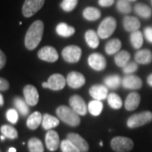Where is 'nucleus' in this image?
I'll return each mask as SVG.
<instances>
[{"mask_svg": "<svg viewBox=\"0 0 152 152\" xmlns=\"http://www.w3.org/2000/svg\"><path fill=\"white\" fill-rule=\"evenodd\" d=\"M116 27H117V21L113 17L108 16L105 18L98 26L97 34L99 37L102 39H107L110 37L113 34Z\"/></svg>", "mask_w": 152, "mask_h": 152, "instance_id": "nucleus-5", "label": "nucleus"}, {"mask_svg": "<svg viewBox=\"0 0 152 152\" xmlns=\"http://www.w3.org/2000/svg\"><path fill=\"white\" fill-rule=\"evenodd\" d=\"M66 81H67V85L70 88L78 89L85 85L86 78L81 73H79L76 71H71L66 77Z\"/></svg>", "mask_w": 152, "mask_h": 152, "instance_id": "nucleus-12", "label": "nucleus"}, {"mask_svg": "<svg viewBox=\"0 0 152 152\" xmlns=\"http://www.w3.org/2000/svg\"><path fill=\"white\" fill-rule=\"evenodd\" d=\"M121 48H122L121 41L119 39L114 38V39H112L107 42L106 46H105V51H106L107 54L113 55L115 54V53H118Z\"/></svg>", "mask_w": 152, "mask_h": 152, "instance_id": "nucleus-25", "label": "nucleus"}, {"mask_svg": "<svg viewBox=\"0 0 152 152\" xmlns=\"http://www.w3.org/2000/svg\"><path fill=\"white\" fill-rule=\"evenodd\" d=\"M19 112H17V110L14 108L9 109L7 112H6V118L7 120L11 123L12 124H17L18 120H19Z\"/></svg>", "mask_w": 152, "mask_h": 152, "instance_id": "nucleus-39", "label": "nucleus"}, {"mask_svg": "<svg viewBox=\"0 0 152 152\" xmlns=\"http://www.w3.org/2000/svg\"><path fill=\"white\" fill-rule=\"evenodd\" d=\"M66 84L67 81L64 76L60 74H54L49 77L48 82L42 83V87L52 91H60L64 88Z\"/></svg>", "mask_w": 152, "mask_h": 152, "instance_id": "nucleus-7", "label": "nucleus"}, {"mask_svg": "<svg viewBox=\"0 0 152 152\" xmlns=\"http://www.w3.org/2000/svg\"><path fill=\"white\" fill-rule=\"evenodd\" d=\"M89 93L94 100L102 101L108 96V88L104 85H94L90 88Z\"/></svg>", "mask_w": 152, "mask_h": 152, "instance_id": "nucleus-16", "label": "nucleus"}, {"mask_svg": "<svg viewBox=\"0 0 152 152\" xmlns=\"http://www.w3.org/2000/svg\"><path fill=\"white\" fill-rule=\"evenodd\" d=\"M45 0H26L22 7V14L26 18L31 17L44 5Z\"/></svg>", "mask_w": 152, "mask_h": 152, "instance_id": "nucleus-8", "label": "nucleus"}, {"mask_svg": "<svg viewBox=\"0 0 152 152\" xmlns=\"http://www.w3.org/2000/svg\"><path fill=\"white\" fill-rule=\"evenodd\" d=\"M151 122H152V113L151 111H144L130 116L127 120V126L129 129H135Z\"/></svg>", "mask_w": 152, "mask_h": 152, "instance_id": "nucleus-3", "label": "nucleus"}, {"mask_svg": "<svg viewBox=\"0 0 152 152\" xmlns=\"http://www.w3.org/2000/svg\"><path fill=\"white\" fill-rule=\"evenodd\" d=\"M77 4H78V0H63L60 6L63 9V10L70 12L75 9Z\"/></svg>", "mask_w": 152, "mask_h": 152, "instance_id": "nucleus-38", "label": "nucleus"}, {"mask_svg": "<svg viewBox=\"0 0 152 152\" xmlns=\"http://www.w3.org/2000/svg\"><path fill=\"white\" fill-rule=\"evenodd\" d=\"M44 24L42 20H36L31 25L25 37L26 48L32 51L37 48L43 36Z\"/></svg>", "mask_w": 152, "mask_h": 152, "instance_id": "nucleus-1", "label": "nucleus"}, {"mask_svg": "<svg viewBox=\"0 0 152 152\" xmlns=\"http://www.w3.org/2000/svg\"><path fill=\"white\" fill-rule=\"evenodd\" d=\"M14 105L17 109V111L22 116H26L30 112V108H29L30 106L26 102V100H23L20 97H15L14 99Z\"/></svg>", "mask_w": 152, "mask_h": 152, "instance_id": "nucleus-28", "label": "nucleus"}, {"mask_svg": "<svg viewBox=\"0 0 152 152\" xmlns=\"http://www.w3.org/2000/svg\"><path fill=\"white\" fill-rule=\"evenodd\" d=\"M56 113L58 115V118L61 121H63L64 124H66L71 127H77L80 124V118L79 114L74 111L73 109L67 107V106H59L57 110Z\"/></svg>", "mask_w": 152, "mask_h": 152, "instance_id": "nucleus-2", "label": "nucleus"}, {"mask_svg": "<svg viewBox=\"0 0 152 152\" xmlns=\"http://www.w3.org/2000/svg\"><path fill=\"white\" fill-rule=\"evenodd\" d=\"M0 130H1V134L8 139L15 140L18 138V131L13 126L7 124L3 125V126H1Z\"/></svg>", "mask_w": 152, "mask_h": 152, "instance_id": "nucleus-35", "label": "nucleus"}, {"mask_svg": "<svg viewBox=\"0 0 152 152\" xmlns=\"http://www.w3.org/2000/svg\"><path fill=\"white\" fill-rule=\"evenodd\" d=\"M23 94L26 102L31 107H34L39 102V93L32 85H26L23 89Z\"/></svg>", "mask_w": 152, "mask_h": 152, "instance_id": "nucleus-13", "label": "nucleus"}, {"mask_svg": "<svg viewBox=\"0 0 152 152\" xmlns=\"http://www.w3.org/2000/svg\"><path fill=\"white\" fill-rule=\"evenodd\" d=\"M56 32L57 34L62 37H69L71 36H73L75 32V29L69 26L68 24L66 23H59L57 27H56Z\"/></svg>", "mask_w": 152, "mask_h": 152, "instance_id": "nucleus-23", "label": "nucleus"}, {"mask_svg": "<svg viewBox=\"0 0 152 152\" xmlns=\"http://www.w3.org/2000/svg\"><path fill=\"white\" fill-rule=\"evenodd\" d=\"M124 28L129 32H134L140 27V21L134 16H125L123 20Z\"/></svg>", "mask_w": 152, "mask_h": 152, "instance_id": "nucleus-19", "label": "nucleus"}, {"mask_svg": "<svg viewBox=\"0 0 152 152\" xmlns=\"http://www.w3.org/2000/svg\"><path fill=\"white\" fill-rule=\"evenodd\" d=\"M5 138H6L5 136L2 134V135H1V140H2V141H3V140H5Z\"/></svg>", "mask_w": 152, "mask_h": 152, "instance_id": "nucleus-48", "label": "nucleus"}, {"mask_svg": "<svg viewBox=\"0 0 152 152\" xmlns=\"http://www.w3.org/2000/svg\"><path fill=\"white\" fill-rule=\"evenodd\" d=\"M46 146L50 151H56L60 146V140L58 134L54 130H48L45 137Z\"/></svg>", "mask_w": 152, "mask_h": 152, "instance_id": "nucleus-14", "label": "nucleus"}, {"mask_svg": "<svg viewBox=\"0 0 152 152\" xmlns=\"http://www.w3.org/2000/svg\"><path fill=\"white\" fill-rule=\"evenodd\" d=\"M85 39L88 46L91 48H96L99 46V36L97 32H96L94 30H88L85 34Z\"/></svg>", "mask_w": 152, "mask_h": 152, "instance_id": "nucleus-24", "label": "nucleus"}, {"mask_svg": "<svg viewBox=\"0 0 152 152\" xmlns=\"http://www.w3.org/2000/svg\"><path fill=\"white\" fill-rule=\"evenodd\" d=\"M138 69V64L134 62L128 63L123 68V71L126 75H132Z\"/></svg>", "mask_w": 152, "mask_h": 152, "instance_id": "nucleus-40", "label": "nucleus"}, {"mask_svg": "<svg viewBox=\"0 0 152 152\" xmlns=\"http://www.w3.org/2000/svg\"><path fill=\"white\" fill-rule=\"evenodd\" d=\"M140 103V96L137 92H131L127 96L124 102V107L128 111H134L135 110Z\"/></svg>", "mask_w": 152, "mask_h": 152, "instance_id": "nucleus-18", "label": "nucleus"}, {"mask_svg": "<svg viewBox=\"0 0 152 152\" xmlns=\"http://www.w3.org/2000/svg\"><path fill=\"white\" fill-rule=\"evenodd\" d=\"M6 64V56L3 51L0 52V69H4Z\"/></svg>", "mask_w": 152, "mask_h": 152, "instance_id": "nucleus-44", "label": "nucleus"}, {"mask_svg": "<svg viewBox=\"0 0 152 152\" xmlns=\"http://www.w3.org/2000/svg\"><path fill=\"white\" fill-rule=\"evenodd\" d=\"M81 48L75 45L68 46L62 51V56H63L64 60L69 64L78 63L81 58Z\"/></svg>", "mask_w": 152, "mask_h": 152, "instance_id": "nucleus-6", "label": "nucleus"}, {"mask_svg": "<svg viewBox=\"0 0 152 152\" xmlns=\"http://www.w3.org/2000/svg\"><path fill=\"white\" fill-rule=\"evenodd\" d=\"M130 42L134 48L140 49L141 48L143 42H144V38H143L142 33L140 31L131 32Z\"/></svg>", "mask_w": 152, "mask_h": 152, "instance_id": "nucleus-34", "label": "nucleus"}, {"mask_svg": "<svg viewBox=\"0 0 152 152\" xmlns=\"http://www.w3.org/2000/svg\"><path fill=\"white\" fill-rule=\"evenodd\" d=\"M117 9L122 14H129L132 10L128 0H118L117 3Z\"/></svg>", "mask_w": 152, "mask_h": 152, "instance_id": "nucleus-37", "label": "nucleus"}, {"mask_svg": "<svg viewBox=\"0 0 152 152\" xmlns=\"http://www.w3.org/2000/svg\"><path fill=\"white\" fill-rule=\"evenodd\" d=\"M122 86L128 90H139L143 86V82L140 77L133 75H127L122 80Z\"/></svg>", "mask_w": 152, "mask_h": 152, "instance_id": "nucleus-15", "label": "nucleus"}, {"mask_svg": "<svg viewBox=\"0 0 152 152\" xmlns=\"http://www.w3.org/2000/svg\"><path fill=\"white\" fill-rule=\"evenodd\" d=\"M4 103V96L0 95V106H3Z\"/></svg>", "mask_w": 152, "mask_h": 152, "instance_id": "nucleus-46", "label": "nucleus"}, {"mask_svg": "<svg viewBox=\"0 0 152 152\" xmlns=\"http://www.w3.org/2000/svg\"><path fill=\"white\" fill-rule=\"evenodd\" d=\"M60 148L62 152H80L78 147H76L72 142L66 139L64 140L60 144Z\"/></svg>", "mask_w": 152, "mask_h": 152, "instance_id": "nucleus-36", "label": "nucleus"}, {"mask_svg": "<svg viewBox=\"0 0 152 152\" xmlns=\"http://www.w3.org/2000/svg\"><path fill=\"white\" fill-rule=\"evenodd\" d=\"M147 83L148 85L151 87H152V74H151L150 75L147 77Z\"/></svg>", "mask_w": 152, "mask_h": 152, "instance_id": "nucleus-45", "label": "nucleus"}, {"mask_svg": "<svg viewBox=\"0 0 152 152\" xmlns=\"http://www.w3.org/2000/svg\"><path fill=\"white\" fill-rule=\"evenodd\" d=\"M134 11L139 16L144 19H149L152 15L151 9L148 5L144 4L142 3H139L134 6Z\"/></svg>", "mask_w": 152, "mask_h": 152, "instance_id": "nucleus-31", "label": "nucleus"}, {"mask_svg": "<svg viewBox=\"0 0 152 152\" xmlns=\"http://www.w3.org/2000/svg\"><path fill=\"white\" fill-rule=\"evenodd\" d=\"M59 125V119L57 118L56 117L50 115L48 113H46L43 115L42 123V126L45 130H51L52 129L56 128L57 126Z\"/></svg>", "mask_w": 152, "mask_h": 152, "instance_id": "nucleus-22", "label": "nucleus"}, {"mask_svg": "<svg viewBox=\"0 0 152 152\" xmlns=\"http://www.w3.org/2000/svg\"><path fill=\"white\" fill-rule=\"evenodd\" d=\"M110 145L115 152H129L133 150L134 145V141L128 137L117 136L112 139Z\"/></svg>", "mask_w": 152, "mask_h": 152, "instance_id": "nucleus-4", "label": "nucleus"}, {"mask_svg": "<svg viewBox=\"0 0 152 152\" xmlns=\"http://www.w3.org/2000/svg\"><path fill=\"white\" fill-rule=\"evenodd\" d=\"M69 105L70 107L74 111H75L80 116L86 115L88 112V106L86 102L83 100V98L78 95H74L69 98Z\"/></svg>", "mask_w": 152, "mask_h": 152, "instance_id": "nucleus-9", "label": "nucleus"}, {"mask_svg": "<svg viewBox=\"0 0 152 152\" xmlns=\"http://www.w3.org/2000/svg\"><path fill=\"white\" fill-rule=\"evenodd\" d=\"M102 145H103V144H102V141L100 142V146H102Z\"/></svg>", "mask_w": 152, "mask_h": 152, "instance_id": "nucleus-49", "label": "nucleus"}, {"mask_svg": "<svg viewBox=\"0 0 152 152\" xmlns=\"http://www.w3.org/2000/svg\"><path fill=\"white\" fill-rule=\"evenodd\" d=\"M98 4L102 7H110L114 4V0H99Z\"/></svg>", "mask_w": 152, "mask_h": 152, "instance_id": "nucleus-43", "label": "nucleus"}, {"mask_svg": "<svg viewBox=\"0 0 152 152\" xmlns=\"http://www.w3.org/2000/svg\"><path fill=\"white\" fill-rule=\"evenodd\" d=\"M9 88H10L9 81L4 78H1L0 79V90H1V91H6L9 90Z\"/></svg>", "mask_w": 152, "mask_h": 152, "instance_id": "nucleus-41", "label": "nucleus"}, {"mask_svg": "<svg viewBox=\"0 0 152 152\" xmlns=\"http://www.w3.org/2000/svg\"><path fill=\"white\" fill-rule=\"evenodd\" d=\"M129 2H134V1H136V0H128Z\"/></svg>", "mask_w": 152, "mask_h": 152, "instance_id": "nucleus-50", "label": "nucleus"}, {"mask_svg": "<svg viewBox=\"0 0 152 152\" xmlns=\"http://www.w3.org/2000/svg\"><path fill=\"white\" fill-rule=\"evenodd\" d=\"M88 64L94 70L102 71L107 67V60L102 54L94 53L89 56Z\"/></svg>", "mask_w": 152, "mask_h": 152, "instance_id": "nucleus-11", "label": "nucleus"}, {"mask_svg": "<svg viewBox=\"0 0 152 152\" xmlns=\"http://www.w3.org/2000/svg\"><path fill=\"white\" fill-rule=\"evenodd\" d=\"M121 78L118 75H113L107 76L104 79V84L105 86L112 90H116L121 85Z\"/></svg>", "mask_w": 152, "mask_h": 152, "instance_id": "nucleus-30", "label": "nucleus"}, {"mask_svg": "<svg viewBox=\"0 0 152 152\" xmlns=\"http://www.w3.org/2000/svg\"><path fill=\"white\" fill-rule=\"evenodd\" d=\"M144 34H145V37L146 38V40L152 43V27H146L145 28L144 30Z\"/></svg>", "mask_w": 152, "mask_h": 152, "instance_id": "nucleus-42", "label": "nucleus"}, {"mask_svg": "<svg viewBox=\"0 0 152 152\" xmlns=\"http://www.w3.org/2000/svg\"><path fill=\"white\" fill-rule=\"evenodd\" d=\"M42 118H43V116L40 112H34L29 116V118L26 120V126L28 127V129L31 130L37 129L38 127L42 124Z\"/></svg>", "mask_w": 152, "mask_h": 152, "instance_id": "nucleus-20", "label": "nucleus"}, {"mask_svg": "<svg viewBox=\"0 0 152 152\" xmlns=\"http://www.w3.org/2000/svg\"><path fill=\"white\" fill-rule=\"evenodd\" d=\"M9 152H16V149L15 147H10L9 149Z\"/></svg>", "mask_w": 152, "mask_h": 152, "instance_id": "nucleus-47", "label": "nucleus"}, {"mask_svg": "<svg viewBox=\"0 0 152 152\" xmlns=\"http://www.w3.org/2000/svg\"><path fill=\"white\" fill-rule=\"evenodd\" d=\"M28 148L30 152H44L43 144L38 138H31L28 141Z\"/></svg>", "mask_w": 152, "mask_h": 152, "instance_id": "nucleus-33", "label": "nucleus"}, {"mask_svg": "<svg viewBox=\"0 0 152 152\" xmlns=\"http://www.w3.org/2000/svg\"><path fill=\"white\" fill-rule=\"evenodd\" d=\"M67 139L69 140L76 147H78L80 152H88L89 151V144L80 134L75 133H69L67 134Z\"/></svg>", "mask_w": 152, "mask_h": 152, "instance_id": "nucleus-17", "label": "nucleus"}, {"mask_svg": "<svg viewBox=\"0 0 152 152\" xmlns=\"http://www.w3.org/2000/svg\"><path fill=\"white\" fill-rule=\"evenodd\" d=\"M129 59H130V53L125 50L118 52L114 58L116 65L120 68H124L129 63Z\"/></svg>", "mask_w": 152, "mask_h": 152, "instance_id": "nucleus-27", "label": "nucleus"}, {"mask_svg": "<svg viewBox=\"0 0 152 152\" xmlns=\"http://www.w3.org/2000/svg\"><path fill=\"white\" fill-rule=\"evenodd\" d=\"M107 102L108 105L112 107L113 109H120L123 107V101L120 97L116 93H110L108 94V96H107Z\"/></svg>", "mask_w": 152, "mask_h": 152, "instance_id": "nucleus-32", "label": "nucleus"}, {"mask_svg": "<svg viewBox=\"0 0 152 152\" xmlns=\"http://www.w3.org/2000/svg\"><path fill=\"white\" fill-rule=\"evenodd\" d=\"M83 16L89 21H95L101 17V11L94 7H87L83 10Z\"/></svg>", "mask_w": 152, "mask_h": 152, "instance_id": "nucleus-26", "label": "nucleus"}, {"mask_svg": "<svg viewBox=\"0 0 152 152\" xmlns=\"http://www.w3.org/2000/svg\"><path fill=\"white\" fill-rule=\"evenodd\" d=\"M37 57L41 60L48 63H54L58 59L57 50L50 46H46L40 49L37 53Z\"/></svg>", "mask_w": 152, "mask_h": 152, "instance_id": "nucleus-10", "label": "nucleus"}, {"mask_svg": "<svg viewBox=\"0 0 152 152\" xmlns=\"http://www.w3.org/2000/svg\"><path fill=\"white\" fill-rule=\"evenodd\" d=\"M134 59L140 64H149L152 62V53L149 49L140 50L134 55Z\"/></svg>", "mask_w": 152, "mask_h": 152, "instance_id": "nucleus-21", "label": "nucleus"}, {"mask_svg": "<svg viewBox=\"0 0 152 152\" xmlns=\"http://www.w3.org/2000/svg\"><path fill=\"white\" fill-rule=\"evenodd\" d=\"M102 109H103V104L99 100L91 101L88 104V112L95 117H97L102 113Z\"/></svg>", "mask_w": 152, "mask_h": 152, "instance_id": "nucleus-29", "label": "nucleus"}]
</instances>
